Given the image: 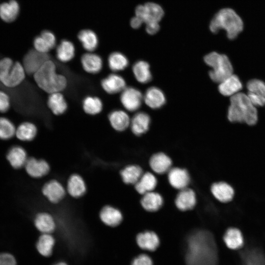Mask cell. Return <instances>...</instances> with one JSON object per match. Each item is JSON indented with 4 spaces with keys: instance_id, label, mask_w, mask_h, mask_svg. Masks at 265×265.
Listing matches in <instances>:
<instances>
[{
    "instance_id": "12",
    "label": "cell",
    "mask_w": 265,
    "mask_h": 265,
    "mask_svg": "<svg viewBox=\"0 0 265 265\" xmlns=\"http://www.w3.org/2000/svg\"><path fill=\"white\" fill-rule=\"evenodd\" d=\"M124 79L116 74H111L101 81V86L107 93L114 94L121 92L126 87Z\"/></svg>"
},
{
    "instance_id": "17",
    "label": "cell",
    "mask_w": 265,
    "mask_h": 265,
    "mask_svg": "<svg viewBox=\"0 0 265 265\" xmlns=\"http://www.w3.org/2000/svg\"><path fill=\"white\" fill-rule=\"evenodd\" d=\"M149 164L151 169L156 173L162 174L171 169L172 160L166 154L158 153L153 155L150 159Z\"/></svg>"
},
{
    "instance_id": "48",
    "label": "cell",
    "mask_w": 265,
    "mask_h": 265,
    "mask_svg": "<svg viewBox=\"0 0 265 265\" xmlns=\"http://www.w3.org/2000/svg\"><path fill=\"white\" fill-rule=\"evenodd\" d=\"M131 265H153V262L148 255L141 254L132 260Z\"/></svg>"
},
{
    "instance_id": "2",
    "label": "cell",
    "mask_w": 265,
    "mask_h": 265,
    "mask_svg": "<svg viewBox=\"0 0 265 265\" xmlns=\"http://www.w3.org/2000/svg\"><path fill=\"white\" fill-rule=\"evenodd\" d=\"M228 118L232 122L255 124L258 120L257 111L247 94L238 92L231 97Z\"/></svg>"
},
{
    "instance_id": "42",
    "label": "cell",
    "mask_w": 265,
    "mask_h": 265,
    "mask_svg": "<svg viewBox=\"0 0 265 265\" xmlns=\"http://www.w3.org/2000/svg\"><path fill=\"white\" fill-rule=\"evenodd\" d=\"M247 88L248 92L265 97V83L261 80L253 79L249 80L247 83Z\"/></svg>"
},
{
    "instance_id": "16",
    "label": "cell",
    "mask_w": 265,
    "mask_h": 265,
    "mask_svg": "<svg viewBox=\"0 0 265 265\" xmlns=\"http://www.w3.org/2000/svg\"><path fill=\"white\" fill-rule=\"evenodd\" d=\"M213 196L218 201L227 203L231 201L234 195L233 188L228 184L224 182L213 184L211 187Z\"/></svg>"
},
{
    "instance_id": "25",
    "label": "cell",
    "mask_w": 265,
    "mask_h": 265,
    "mask_svg": "<svg viewBox=\"0 0 265 265\" xmlns=\"http://www.w3.org/2000/svg\"><path fill=\"white\" fill-rule=\"evenodd\" d=\"M67 189L71 196L78 198L85 193L86 186L82 178L78 174H74L68 179Z\"/></svg>"
},
{
    "instance_id": "7",
    "label": "cell",
    "mask_w": 265,
    "mask_h": 265,
    "mask_svg": "<svg viewBox=\"0 0 265 265\" xmlns=\"http://www.w3.org/2000/svg\"><path fill=\"white\" fill-rule=\"evenodd\" d=\"M50 59L48 53H40L35 49L31 50L25 55L23 65L26 73L34 75Z\"/></svg>"
},
{
    "instance_id": "4",
    "label": "cell",
    "mask_w": 265,
    "mask_h": 265,
    "mask_svg": "<svg viewBox=\"0 0 265 265\" xmlns=\"http://www.w3.org/2000/svg\"><path fill=\"white\" fill-rule=\"evenodd\" d=\"M222 29L226 30L228 39L233 40L243 30V22L233 9L225 8L214 16L210 24V29L213 33Z\"/></svg>"
},
{
    "instance_id": "30",
    "label": "cell",
    "mask_w": 265,
    "mask_h": 265,
    "mask_svg": "<svg viewBox=\"0 0 265 265\" xmlns=\"http://www.w3.org/2000/svg\"><path fill=\"white\" fill-rule=\"evenodd\" d=\"M224 241L230 249L236 250L241 248L243 244V238L239 230L236 228H230L226 231Z\"/></svg>"
},
{
    "instance_id": "35",
    "label": "cell",
    "mask_w": 265,
    "mask_h": 265,
    "mask_svg": "<svg viewBox=\"0 0 265 265\" xmlns=\"http://www.w3.org/2000/svg\"><path fill=\"white\" fill-rule=\"evenodd\" d=\"M78 37L82 47L86 51L92 52L97 48L98 39L94 31L89 29H84L79 33Z\"/></svg>"
},
{
    "instance_id": "1",
    "label": "cell",
    "mask_w": 265,
    "mask_h": 265,
    "mask_svg": "<svg viewBox=\"0 0 265 265\" xmlns=\"http://www.w3.org/2000/svg\"><path fill=\"white\" fill-rule=\"evenodd\" d=\"M217 252L212 235L205 230L192 233L187 240V265H217Z\"/></svg>"
},
{
    "instance_id": "31",
    "label": "cell",
    "mask_w": 265,
    "mask_h": 265,
    "mask_svg": "<svg viewBox=\"0 0 265 265\" xmlns=\"http://www.w3.org/2000/svg\"><path fill=\"white\" fill-rule=\"evenodd\" d=\"M157 180L155 176L150 172H146L141 176L134 185L136 190L140 194H144L152 191L156 187Z\"/></svg>"
},
{
    "instance_id": "10",
    "label": "cell",
    "mask_w": 265,
    "mask_h": 265,
    "mask_svg": "<svg viewBox=\"0 0 265 265\" xmlns=\"http://www.w3.org/2000/svg\"><path fill=\"white\" fill-rule=\"evenodd\" d=\"M42 193L51 202L56 203L64 198L65 190L58 181L53 180L44 185Z\"/></svg>"
},
{
    "instance_id": "26",
    "label": "cell",
    "mask_w": 265,
    "mask_h": 265,
    "mask_svg": "<svg viewBox=\"0 0 265 265\" xmlns=\"http://www.w3.org/2000/svg\"><path fill=\"white\" fill-rule=\"evenodd\" d=\"M34 225L42 234H51L56 227L53 217L47 212L38 214L34 220Z\"/></svg>"
},
{
    "instance_id": "43",
    "label": "cell",
    "mask_w": 265,
    "mask_h": 265,
    "mask_svg": "<svg viewBox=\"0 0 265 265\" xmlns=\"http://www.w3.org/2000/svg\"><path fill=\"white\" fill-rule=\"evenodd\" d=\"M33 46L35 50L42 53H48L51 50L45 41L40 35L36 36L34 39Z\"/></svg>"
},
{
    "instance_id": "44",
    "label": "cell",
    "mask_w": 265,
    "mask_h": 265,
    "mask_svg": "<svg viewBox=\"0 0 265 265\" xmlns=\"http://www.w3.org/2000/svg\"><path fill=\"white\" fill-rule=\"evenodd\" d=\"M10 106L9 96L5 92L0 90V112H6L9 109Z\"/></svg>"
},
{
    "instance_id": "47",
    "label": "cell",
    "mask_w": 265,
    "mask_h": 265,
    "mask_svg": "<svg viewBox=\"0 0 265 265\" xmlns=\"http://www.w3.org/2000/svg\"><path fill=\"white\" fill-rule=\"evenodd\" d=\"M252 104L255 106H262L265 105V97L251 92L247 94Z\"/></svg>"
},
{
    "instance_id": "36",
    "label": "cell",
    "mask_w": 265,
    "mask_h": 265,
    "mask_svg": "<svg viewBox=\"0 0 265 265\" xmlns=\"http://www.w3.org/2000/svg\"><path fill=\"white\" fill-rule=\"evenodd\" d=\"M142 174L141 168L135 165L127 166L120 171L122 180L126 184L135 185Z\"/></svg>"
},
{
    "instance_id": "19",
    "label": "cell",
    "mask_w": 265,
    "mask_h": 265,
    "mask_svg": "<svg viewBox=\"0 0 265 265\" xmlns=\"http://www.w3.org/2000/svg\"><path fill=\"white\" fill-rule=\"evenodd\" d=\"M145 104L153 109L161 107L165 103V97L159 88L151 87L148 88L144 96Z\"/></svg>"
},
{
    "instance_id": "38",
    "label": "cell",
    "mask_w": 265,
    "mask_h": 265,
    "mask_svg": "<svg viewBox=\"0 0 265 265\" xmlns=\"http://www.w3.org/2000/svg\"><path fill=\"white\" fill-rule=\"evenodd\" d=\"M108 65L111 70L117 72L124 70L129 64L127 57L120 52H113L108 57Z\"/></svg>"
},
{
    "instance_id": "51",
    "label": "cell",
    "mask_w": 265,
    "mask_h": 265,
    "mask_svg": "<svg viewBox=\"0 0 265 265\" xmlns=\"http://www.w3.org/2000/svg\"><path fill=\"white\" fill-rule=\"evenodd\" d=\"M53 265H69L65 262L60 261V262L55 263Z\"/></svg>"
},
{
    "instance_id": "45",
    "label": "cell",
    "mask_w": 265,
    "mask_h": 265,
    "mask_svg": "<svg viewBox=\"0 0 265 265\" xmlns=\"http://www.w3.org/2000/svg\"><path fill=\"white\" fill-rule=\"evenodd\" d=\"M0 265H17V262L14 256L12 254L8 252H0Z\"/></svg>"
},
{
    "instance_id": "39",
    "label": "cell",
    "mask_w": 265,
    "mask_h": 265,
    "mask_svg": "<svg viewBox=\"0 0 265 265\" xmlns=\"http://www.w3.org/2000/svg\"><path fill=\"white\" fill-rule=\"evenodd\" d=\"M101 100L96 96H88L82 102V107L85 113L90 115H96L103 109Z\"/></svg>"
},
{
    "instance_id": "46",
    "label": "cell",
    "mask_w": 265,
    "mask_h": 265,
    "mask_svg": "<svg viewBox=\"0 0 265 265\" xmlns=\"http://www.w3.org/2000/svg\"><path fill=\"white\" fill-rule=\"evenodd\" d=\"M40 36L44 39L51 50L55 47L56 38L53 32L49 30H44L41 32Z\"/></svg>"
},
{
    "instance_id": "40",
    "label": "cell",
    "mask_w": 265,
    "mask_h": 265,
    "mask_svg": "<svg viewBox=\"0 0 265 265\" xmlns=\"http://www.w3.org/2000/svg\"><path fill=\"white\" fill-rule=\"evenodd\" d=\"M146 16L144 22H159L163 17L164 11L162 7L158 4L154 2H148L144 4Z\"/></svg>"
},
{
    "instance_id": "20",
    "label": "cell",
    "mask_w": 265,
    "mask_h": 265,
    "mask_svg": "<svg viewBox=\"0 0 265 265\" xmlns=\"http://www.w3.org/2000/svg\"><path fill=\"white\" fill-rule=\"evenodd\" d=\"M150 122V117L146 113H136L130 122L132 132L137 136L145 133L149 129Z\"/></svg>"
},
{
    "instance_id": "14",
    "label": "cell",
    "mask_w": 265,
    "mask_h": 265,
    "mask_svg": "<svg viewBox=\"0 0 265 265\" xmlns=\"http://www.w3.org/2000/svg\"><path fill=\"white\" fill-rule=\"evenodd\" d=\"M242 83L237 76L232 74L219 83L218 90L225 96H232L239 92Z\"/></svg>"
},
{
    "instance_id": "8",
    "label": "cell",
    "mask_w": 265,
    "mask_h": 265,
    "mask_svg": "<svg viewBox=\"0 0 265 265\" xmlns=\"http://www.w3.org/2000/svg\"><path fill=\"white\" fill-rule=\"evenodd\" d=\"M143 96L141 92L132 87H126L120 95V101L124 107L128 110L134 111L141 106Z\"/></svg>"
},
{
    "instance_id": "32",
    "label": "cell",
    "mask_w": 265,
    "mask_h": 265,
    "mask_svg": "<svg viewBox=\"0 0 265 265\" xmlns=\"http://www.w3.org/2000/svg\"><path fill=\"white\" fill-rule=\"evenodd\" d=\"M37 133L36 126L30 122H24L20 124L16 131V136L23 141L32 140Z\"/></svg>"
},
{
    "instance_id": "23",
    "label": "cell",
    "mask_w": 265,
    "mask_h": 265,
    "mask_svg": "<svg viewBox=\"0 0 265 265\" xmlns=\"http://www.w3.org/2000/svg\"><path fill=\"white\" fill-rule=\"evenodd\" d=\"M55 243V239L51 234H42L37 239L35 248L40 255L49 257L53 254Z\"/></svg>"
},
{
    "instance_id": "6",
    "label": "cell",
    "mask_w": 265,
    "mask_h": 265,
    "mask_svg": "<svg viewBox=\"0 0 265 265\" xmlns=\"http://www.w3.org/2000/svg\"><path fill=\"white\" fill-rule=\"evenodd\" d=\"M204 60L208 65L212 67L209 76L215 82L220 83L233 74L232 65L225 54L213 52L205 55Z\"/></svg>"
},
{
    "instance_id": "22",
    "label": "cell",
    "mask_w": 265,
    "mask_h": 265,
    "mask_svg": "<svg viewBox=\"0 0 265 265\" xmlns=\"http://www.w3.org/2000/svg\"><path fill=\"white\" fill-rule=\"evenodd\" d=\"M136 240L139 247L150 251H155L159 244L158 236L152 231H146L138 234Z\"/></svg>"
},
{
    "instance_id": "13",
    "label": "cell",
    "mask_w": 265,
    "mask_h": 265,
    "mask_svg": "<svg viewBox=\"0 0 265 265\" xmlns=\"http://www.w3.org/2000/svg\"><path fill=\"white\" fill-rule=\"evenodd\" d=\"M196 202V195L194 191L192 189L187 187L180 190L175 201L177 208L182 211L193 208Z\"/></svg>"
},
{
    "instance_id": "34",
    "label": "cell",
    "mask_w": 265,
    "mask_h": 265,
    "mask_svg": "<svg viewBox=\"0 0 265 265\" xmlns=\"http://www.w3.org/2000/svg\"><path fill=\"white\" fill-rule=\"evenodd\" d=\"M132 72L137 80L146 83L152 80V75L149 64L144 61H138L132 66Z\"/></svg>"
},
{
    "instance_id": "50",
    "label": "cell",
    "mask_w": 265,
    "mask_h": 265,
    "mask_svg": "<svg viewBox=\"0 0 265 265\" xmlns=\"http://www.w3.org/2000/svg\"><path fill=\"white\" fill-rule=\"evenodd\" d=\"M143 21L139 17L135 16L131 20L130 25L131 26L135 29L140 27Z\"/></svg>"
},
{
    "instance_id": "9",
    "label": "cell",
    "mask_w": 265,
    "mask_h": 265,
    "mask_svg": "<svg viewBox=\"0 0 265 265\" xmlns=\"http://www.w3.org/2000/svg\"><path fill=\"white\" fill-rule=\"evenodd\" d=\"M168 180L172 187L181 190L187 187L190 182V177L186 170L175 167L168 171Z\"/></svg>"
},
{
    "instance_id": "5",
    "label": "cell",
    "mask_w": 265,
    "mask_h": 265,
    "mask_svg": "<svg viewBox=\"0 0 265 265\" xmlns=\"http://www.w3.org/2000/svg\"><path fill=\"white\" fill-rule=\"evenodd\" d=\"M26 72L19 61H14L9 57L0 59V82L8 88L20 85L25 80Z\"/></svg>"
},
{
    "instance_id": "41",
    "label": "cell",
    "mask_w": 265,
    "mask_h": 265,
    "mask_svg": "<svg viewBox=\"0 0 265 265\" xmlns=\"http://www.w3.org/2000/svg\"><path fill=\"white\" fill-rule=\"evenodd\" d=\"M16 128L13 123L8 118L0 117V139L8 140L16 133Z\"/></svg>"
},
{
    "instance_id": "27",
    "label": "cell",
    "mask_w": 265,
    "mask_h": 265,
    "mask_svg": "<svg viewBox=\"0 0 265 265\" xmlns=\"http://www.w3.org/2000/svg\"><path fill=\"white\" fill-rule=\"evenodd\" d=\"M47 101L49 108L55 115L64 113L67 109V102L61 92L49 94Z\"/></svg>"
},
{
    "instance_id": "11",
    "label": "cell",
    "mask_w": 265,
    "mask_h": 265,
    "mask_svg": "<svg viewBox=\"0 0 265 265\" xmlns=\"http://www.w3.org/2000/svg\"><path fill=\"white\" fill-rule=\"evenodd\" d=\"M25 166L27 174L35 178L45 176L50 170L49 164L46 161L34 158L27 159Z\"/></svg>"
},
{
    "instance_id": "37",
    "label": "cell",
    "mask_w": 265,
    "mask_h": 265,
    "mask_svg": "<svg viewBox=\"0 0 265 265\" xmlns=\"http://www.w3.org/2000/svg\"><path fill=\"white\" fill-rule=\"evenodd\" d=\"M242 265H265V257L257 249H252L242 254Z\"/></svg>"
},
{
    "instance_id": "49",
    "label": "cell",
    "mask_w": 265,
    "mask_h": 265,
    "mask_svg": "<svg viewBox=\"0 0 265 265\" xmlns=\"http://www.w3.org/2000/svg\"><path fill=\"white\" fill-rule=\"evenodd\" d=\"M146 31L149 34H154L159 29V26L158 22H149L146 23Z\"/></svg>"
},
{
    "instance_id": "28",
    "label": "cell",
    "mask_w": 265,
    "mask_h": 265,
    "mask_svg": "<svg viewBox=\"0 0 265 265\" xmlns=\"http://www.w3.org/2000/svg\"><path fill=\"white\" fill-rule=\"evenodd\" d=\"M7 159L14 168H20L24 166L27 159L25 150L20 146H14L9 150Z\"/></svg>"
},
{
    "instance_id": "24",
    "label": "cell",
    "mask_w": 265,
    "mask_h": 265,
    "mask_svg": "<svg viewBox=\"0 0 265 265\" xmlns=\"http://www.w3.org/2000/svg\"><path fill=\"white\" fill-rule=\"evenodd\" d=\"M108 120L112 127L117 131L125 130L130 124L128 114L122 110H114L108 115Z\"/></svg>"
},
{
    "instance_id": "3",
    "label": "cell",
    "mask_w": 265,
    "mask_h": 265,
    "mask_svg": "<svg viewBox=\"0 0 265 265\" xmlns=\"http://www.w3.org/2000/svg\"><path fill=\"white\" fill-rule=\"evenodd\" d=\"M33 76L37 85L49 94L61 92L67 85L66 77L56 73V65L50 59L43 64Z\"/></svg>"
},
{
    "instance_id": "21",
    "label": "cell",
    "mask_w": 265,
    "mask_h": 265,
    "mask_svg": "<svg viewBox=\"0 0 265 265\" xmlns=\"http://www.w3.org/2000/svg\"><path fill=\"white\" fill-rule=\"evenodd\" d=\"M82 68L86 72L96 74L99 72L103 67V60L98 54L88 53L83 54L81 57Z\"/></svg>"
},
{
    "instance_id": "29",
    "label": "cell",
    "mask_w": 265,
    "mask_h": 265,
    "mask_svg": "<svg viewBox=\"0 0 265 265\" xmlns=\"http://www.w3.org/2000/svg\"><path fill=\"white\" fill-rule=\"evenodd\" d=\"M140 203L146 211L154 212L161 208L163 204V199L159 193L151 191L143 194Z\"/></svg>"
},
{
    "instance_id": "33",
    "label": "cell",
    "mask_w": 265,
    "mask_h": 265,
    "mask_svg": "<svg viewBox=\"0 0 265 265\" xmlns=\"http://www.w3.org/2000/svg\"><path fill=\"white\" fill-rule=\"evenodd\" d=\"M75 53L74 44L67 40H62L56 48V57L62 62H67L72 60Z\"/></svg>"
},
{
    "instance_id": "18",
    "label": "cell",
    "mask_w": 265,
    "mask_h": 265,
    "mask_svg": "<svg viewBox=\"0 0 265 265\" xmlns=\"http://www.w3.org/2000/svg\"><path fill=\"white\" fill-rule=\"evenodd\" d=\"M101 221L107 226L115 227L120 224L123 219L121 212L111 206H106L100 213Z\"/></svg>"
},
{
    "instance_id": "15",
    "label": "cell",
    "mask_w": 265,
    "mask_h": 265,
    "mask_svg": "<svg viewBox=\"0 0 265 265\" xmlns=\"http://www.w3.org/2000/svg\"><path fill=\"white\" fill-rule=\"evenodd\" d=\"M20 5L16 0H8L0 4V18L6 23L14 21L20 12Z\"/></svg>"
}]
</instances>
